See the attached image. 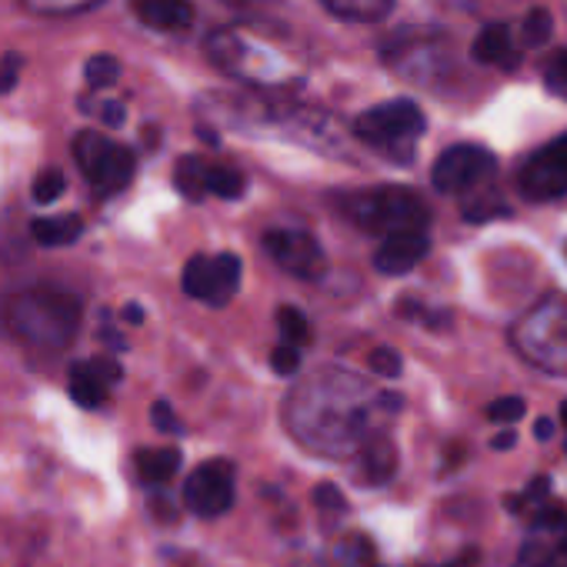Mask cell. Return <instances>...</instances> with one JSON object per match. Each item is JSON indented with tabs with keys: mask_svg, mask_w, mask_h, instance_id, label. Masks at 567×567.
Returning a JSON list of instances; mask_svg holds the SVG:
<instances>
[{
	"mask_svg": "<svg viewBox=\"0 0 567 567\" xmlns=\"http://www.w3.org/2000/svg\"><path fill=\"white\" fill-rule=\"evenodd\" d=\"M514 444H517V434H514V431H504V434H497V437L491 441L494 451H507V447H514Z\"/></svg>",
	"mask_w": 567,
	"mask_h": 567,
	"instance_id": "e575fe53",
	"label": "cell"
},
{
	"mask_svg": "<svg viewBox=\"0 0 567 567\" xmlns=\"http://www.w3.org/2000/svg\"><path fill=\"white\" fill-rule=\"evenodd\" d=\"M560 421H564V427H567V401L560 404Z\"/></svg>",
	"mask_w": 567,
	"mask_h": 567,
	"instance_id": "f35d334b",
	"label": "cell"
},
{
	"mask_svg": "<svg viewBox=\"0 0 567 567\" xmlns=\"http://www.w3.org/2000/svg\"><path fill=\"white\" fill-rule=\"evenodd\" d=\"M474 61L477 64H497V68H514L517 54L511 44V31L504 24H487L477 41H474Z\"/></svg>",
	"mask_w": 567,
	"mask_h": 567,
	"instance_id": "4fadbf2b",
	"label": "cell"
},
{
	"mask_svg": "<svg viewBox=\"0 0 567 567\" xmlns=\"http://www.w3.org/2000/svg\"><path fill=\"white\" fill-rule=\"evenodd\" d=\"M21 4L34 14H81L87 8H94L97 0H21Z\"/></svg>",
	"mask_w": 567,
	"mask_h": 567,
	"instance_id": "cb8c5ba5",
	"label": "cell"
},
{
	"mask_svg": "<svg viewBox=\"0 0 567 567\" xmlns=\"http://www.w3.org/2000/svg\"><path fill=\"white\" fill-rule=\"evenodd\" d=\"M517 417H524V401L520 398H497L487 408V421H494V424H514Z\"/></svg>",
	"mask_w": 567,
	"mask_h": 567,
	"instance_id": "f1b7e54d",
	"label": "cell"
},
{
	"mask_svg": "<svg viewBox=\"0 0 567 567\" xmlns=\"http://www.w3.org/2000/svg\"><path fill=\"white\" fill-rule=\"evenodd\" d=\"M474 560H477V550L471 547V550H464L461 557H454V560H447V567H474Z\"/></svg>",
	"mask_w": 567,
	"mask_h": 567,
	"instance_id": "8d00e7d4",
	"label": "cell"
},
{
	"mask_svg": "<svg viewBox=\"0 0 567 567\" xmlns=\"http://www.w3.org/2000/svg\"><path fill=\"white\" fill-rule=\"evenodd\" d=\"M227 4H254V0H227Z\"/></svg>",
	"mask_w": 567,
	"mask_h": 567,
	"instance_id": "ab89813d",
	"label": "cell"
},
{
	"mask_svg": "<svg viewBox=\"0 0 567 567\" xmlns=\"http://www.w3.org/2000/svg\"><path fill=\"white\" fill-rule=\"evenodd\" d=\"M117 74H121V64H117L111 54H97V58H91L87 68H84V78H87L91 87H111V84L117 81Z\"/></svg>",
	"mask_w": 567,
	"mask_h": 567,
	"instance_id": "603a6c76",
	"label": "cell"
},
{
	"mask_svg": "<svg viewBox=\"0 0 567 567\" xmlns=\"http://www.w3.org/2000/svg\"><path fill=\"white\" fill-rule=\"evenodd\" d=\"M321 4L334 14V18H344V21H381L391 14L394 0H321Z\"/></svg>",
	"mask_w": 567,
	"mask_h": 567,
	"instance_id": "e0dca14e",
	"label": "cell"
},
{
	"mask_svg": "<svg viewBox=\"0 0 567 567\" xmlns=\"http://www.w3.org/2000/svg\"><path fill=\"white\" fill-rule=\"evenodd\" d=\"M74 157H78V167L84 171V177L91 181L94 194H101V197L121 194L134 177V154L124 144H114L111 137H104L97 131L78 134Z\"/></svg>",
	"mask_w": 567,
	"mask_h": 567,
	"instance_id": "3957f363",
	"label": "cell"
},
{
	"mask_svg": "<svg viewBox=\"0 0 567 567\" xmlns=\"http://www.w3.org/2000/svg\"><path fill=\"white\" fill-rule=\"evenodd\" d=\"M101 117H104V124H107V127H121V124H124V117H127V111H124V104L107 101V104L101 107Z\"/></svg>",
	"mask_w": 567,
	"mask_h": 567,
	"instance_id": "836d02e7",
	"label": "cell"
},
{
	"mask_svg": "<svg viewBox=\"0 0 567 567\" xmlns=\"http://www.w3.org/2000/svg\"><path fill=\"white\" fill-rule=\"evenodd\" d=\"M424 111L414 101H388L371 111H364L354 121V134L381 151H411V144L424 134Z\"/></svg>",
	"mask_w": 567,
	"mask_h": 567,
	"instance_id": "277c9868",
	"label": "cell"
},
{
	"mask_svg": "<svg viewBox=\"0 0 567 567\" xmlns=\"http://www.w3.org/2000/svg\"><path fill=\"white\" fill-rule=\"evenodd\" d=\"M78 321H81V305L68 295L34 291V295H18L8 305V324L28 344L64 348L74 338Z\"/></svg>",
	"mask_w": 567,
	"mask_h": 567,
	"instance_id": "6da1fadb",
	"label": "cell"
},
{
	"mask_svg": "<svg viewBox=\"0 0 567 567\" xmlns=\"http://www.w3.org/2000/svg\"><path fill=\"white\" fill-rule=\"evenodd\" d=\"M91 364H94V371H97V378H101V381H104L107 388H114V384H117V381L124 378V371H121V364H117V361H111V358H94Z\"/></svg>",
	"mask_w": 567,
	"mask_h": 567,
	"instance_id": "1f68e13d",
	"label": "cell"
},
{
	"mask_svg": "<svg viewBox=\"0 0 567 567\" xmlns=\"http://www.w3.org/2000/svg\"><path fill=\"white\" fill-rule=\"evenodd\" d=\"M348 217L371 230V234H404V230H427L431 210L421 194L411 187H374L364 194L348 197Z\"/></svg>",
	"mask_w": 567,
	"mask_h": 567,
	"instance_id": "7a4b0ae2",
	"label": "cell"
},
{
	"mask_svg": "<svg viewBox=\"0 0 567 567\" xmlns=\"http://www.w3.org/2000/svg\"><path fill=\"white\" fill-rule=\"evenodd\" d=\"M18 68H21V58H4V68H0V94H8L14 84H18Z\"/></svg>",
	"mask_w": 567,
	"mask_h": 567,
	"instance_id": "d6a6232c",
	"label": "cell"
},
{
	"mask_svg": "<svg viewBox=\"0 0 567 567\" xmlns=\"http://www.w3.org/2000/svg\"><path fill=\"white\" fill-rule=\"evenodd\" d=\"M520 194L527 200H557L567 194V134L544 144L517 174Z\"/></svg>",
	"mask_w": 567,
	"mask_h": 567,
	"instance_id": "52a82bcc",
	"label": "cell"
},
{
	"mask_svg": "<svg viewBox=\"0 0 567 567\" xmlns=\"http://www.w3.org/2000/svg\"><path fill=\"white\" fill-rule=\"evenodd\" d=\"M315 501L324 507V511H334V514H341L344 507H348V501H344V494L334 487V484H321L318 491H315Z\"/></svg>",
	"mask_w": 567,
	"mask_h": 567,
	"instance_id": "4dcf8cb0",
	"label": "cell"
},
{
	"mask_svg": "<svg viewBox=\"0 0 567 567\" xmlns=\"http://www.w3.org/2000/svg\"><path fill=\"white\" fill-rule=\"evenodd\" d=\"M431 250L427 230H404V234H391L381 240V247L374 250V267L388 277H401L408 270H414Z\"/></svg>",
	"mask_w": 567,
	"mask_h": 567,
	"instance_id": "30bf717a",
	"label": "cell"
},
{
	"mask_svg": "<svg viewBox=\"0 0 567 567\" xmlns=\"http://www.w3.org/2000/svg\"><path fill=\"white\" fill-rule=\"evenodd\" d=\"M534 437H537V441H550V437H554V424H550L547 417H540V421L534 424Z\"/></svg>",
	"mask_w": 567,
	"mask_h": 567,
	"instance_id": "d590c367",
	"label": "cell"
},
{
	"mask_svg": "<svg viewBox=\"0 0 567 567\" xmlns=\"http://www.w3.org/2000/svg\"><path fill=\"white\" fill-rule=\"evenodd\" d=\"M264 250L274 257L277 267H284L291 277H301V280H321L328 270V257L308 230H288V227L267 230Z\"/></svg>",
	"mask_w": 567,
	"mask_h": 567,
	"instance_id": "8992f818",
	"label": "cell"
},
{
	"mask_svg": "<svg viewBox=\"0 0 567 567\" xmlns=\"http://www.w3.org/2000/svg\"><path fill=\"white\" fill-rule=\"evenodd\" d=\"M184 504L197 517H217L234 504V464L227 461H204L190 471L184 484Z\"/></svg>",
	"mask_w": 567,
	"mask_h": 567,
	"instance_id": "9c48e42d",
	"label": "cell"
},
{
	"mask_svg": "<svg viewBox=\"0 0 567 567\" xmlns=\"http://www.w3.org/2000/svg\"><path fill=\"white\" fill-rule=\"evenodd\" d=\"M544 87H547L554 97L567 101V51H557V54L544 64Z\"/></svg>",
	"mask_w": 567,
	"mask_h": 567,
	"instance_id": "d4e9b609",
	"label": "cell"
},
{
	"mask_svg": "<svg viewBox=\"0 0 567 567\" xmlns=\"http://www.w3.org/2000/svg\"><path fill=\"white\" fill-rule=\"evenodd\" d=\"M207 194L224 197V200L240 197L244 194V174L234 167H224V164H210L207 167Z\"/></svg>",
	"mask_w": 567,
	"mask_h": 567,
	"instance_id": "d6986e66",
	"label": "cell"
},
{
	"mask_svg": "<svg viewBox=\"0 0 567 567\" xmlns=\"http://www.w3.org/2000/svg\"><path fill=\"white\" fill-rule=\"evenodd\" d=\"M550 34H554V21H550V14L544 8H537V11H530L524 18V28H520L524 48H540V44L550 41Z\"/></svg>",
	"mask_w": 567,
	"mask_h": 567,
	"instance_id": "7402d4cb",
	"label": "cell"
},
{
	"mask_svg": "<svg viewBox=\"0 0 567 567\" xmlns=\"http://www.w3.org/2000/svg\"><path fill=\"white\" fill-rule=\"evenodd\" d=\"M371 371H374L378 378H401V371H404L401 354H398L394 348H378V351L371 354Z\"/></svg>",
	"mask_w": 567,
	"mask_h": 567,
	"instance_id": "83f0119b",
	"label": "cell"
},
{
	"mask_svg": "<svg viewBox=\"0 0 567 567\" xmlns=\"http://www.w3.org/2000/svg\"><path fill=\"white\" fill-rule=\"evenodd\" d=\"M207 167L200 157H181L174 171V184L187 200H204L207 197Z\"/></svg>",
	"mask_w": 567,
	"mask_h": 567,
	"instance_id": "ac0fdd59",
	"label": "cell"
},
{
	"mask_svg": "<svg viewBox=\"0 0 567 567\" xmlns=\"http://www.w3.org/2000/svg\"><path fill=\"white\" fill-rule=\"evenodd\" d=\"M240 288V260L234 254H197L187 260L184 267V295L210 305V308H224Z\"/></svg>",
	"mask_w": 567,
	"mask_h": 567,
	"instance_id": "5b68a950",
	"label": "cell"
},
{
	"mask_svg": "<svg viewBox=\"0 0 567 567\" xmlns=\"http://www.w3.org/2000/svg\"><path fill=\"white\" fill-rule=\"evenodd\" d=\"M277 328H280L284 338H288L291 348L311 344V324H308L305 311H298V308H280L277 311Z\"/></svg>",
	"mask_w": 567,
	"mask_h": 567,
	"instance_id": "ffe728a7",
	"label": "cell"
},
{
	"mask_svg": "<svg viewBox=\"0 0 567 567\" xmlns=\"http://www.w3.org/2000/svg\"><path fill=\"white\" fill-rule=\"evenodd\" d=\"M364 461H368V477H371L374 484H384V481L394 474V467H398V461H394V444H391V441H374V444L368 447Z\"/></svg>",
	"mask_w": 567,
	"mask_h": 567,
	"instance_id": "44dd1931",
	"label": "cell"
},
{
	"mask_svg": "<svg viewBox=\"0 0 567 567\" xmlns=\"http://www.w3.org/2000/svg\"><path fill=\"white\" fill-rule=\"evenodd\" d=\"M31 234L44 247H68L84 234V220L78 214H61V217H38L31 224Z\"/></svg>",
	"mask_w": 567,
	"mask_h": 567,
	"instance_id": "5bb4252c",
	"label": "cell"
},
{
	"mask_svg": "<svg viewBox=\"0 0 567 567\" xmlns=\"http://www.w3.org/2000/svg\"><path fill=\"white\" fill-rule=\"evenodd\" d=\"M151 421H154V427L164 431V434H184V424L177 421V414L171 411L167 401H157V404L151 408Z\"/></svg>",
	"mask_w": 567,
	"mask_h": 567,
	"instance_id": "f546056e",
	"label": "cell"
},
{
	"mask_svg": "<svg viewBox=\"0 0 567 567\" xmlns=\"http://www.w3.org/2000/svg\"><path fill=\"white\" fill-rule=\"evenodd\" d=\"M71 398L81 404V408H101L104 398H107V384L97 378L94 364L91 361H78L71 364V384H68Z\"/></svg>",
	"mask_w": 567,
	"mask_h": 567,
	"instance_id": "9a60e30c",
	"label": "cell"
},
{
	"mask_svg": "<svg viewBox=\"0 0 567 567\" xmlns=\"http://www.w3.org/2000/svg\"><path fill=\"white\" fill-rule=\"evenodd\" d=\"M181 467V451L177 447H144L137 451V474L147 484H164L177 474Z\"/></svg>",
	"mask_w": 567,
	"mask_h": 567,
	"instance_id": "2e32d148",
	"label": "cell"
},
{
	"mask_svg": "<svg viewBox=\"0 0 567 567\" xmlns=\"http://www.w3.org/2000/svg\"><path fill=\"white\" fill-rule=\"evenodd\" d=\"M124 321H127V324H141V321H144V311H141L137 305H127V308H124Z\"/></svg>",
	"mask_w": 567,
	"mask_h": 567,
	"instance_id": "74e56055",
	"label": "cell"
},
{
	"mask_svg": "<svg viewBox=\"0 0 567 567\" xmlns=\"http://www.w3.org/2000/svg\"><path fill=\"white\" fill-rule=\"evenodd\" d=\"M517 567H567V520L534 527L520 544Z\"/></svg>",
	"mask_w": 567,
	"mask_h": 567,
	"instance_id": "8fae6325",
	"label": "cell"
},
{
	"mask_svg": "<svg viewBox=\"0 0 567 567\" xmlns=\"http://www.w3.org/2000/svg\"><path fill=\"white\" fill-rule=\"evenodd\" d=\"M491 174H494L491 151H484L477 144H457L437 157L431 181L441 194H464V190L477 187L481 181H487Z\"/></svg>",
	"mask_w": 567,
	"mask_h": 567,
	"instance_id": "ba28073f",
	"label": "cell"
},
{
	"mask_svg": "<svg viewBox=\"0 0 567 567\" xmlns=\"http://www.w3.org/2000/svg\"><path fill=\"white\" fill-rule=\"evenodd\" d=\"M64 187H68L64 174H61L58 167H48V171H41L38 181H34V200H38V204H54V200L64 194Z\"/></svg>",
	"mask_w": 567,
	"mask_h": 567,
	"instance_id": "484cf974",
	"label": "cell"
},
{
	"mask_svg": "<svg viewBox=\"0 0 567 567\" xmlns=\"http://www.w3.org/2000/svg\"><path fill=\"white\" fill-rule=\"evenodd\" d=\"M131 8L154 31H187L194 24L190 0H134Z\"/></svg>",
	"mask_w": 567,
	"mask_h": 567,
	"instance_id": "7c38bea8",
	"label": "cell"
},
{
	"mask_svg": "<svg viewBox=\"0 0 567 567\" xmlns=\"http://www.w3.org/2000/svg\"><path fill=\"white\" fill-rule=\"evenodd\" d=\"M270 368L280 374V378H295L301 371V351L291 348V344H280L270 351Z\"/></svg>",
	"mask_w": 567,
	"mask_h": 567,
	"instance_id": "4316f807",
	"label": "cell"
}]
</instances>
